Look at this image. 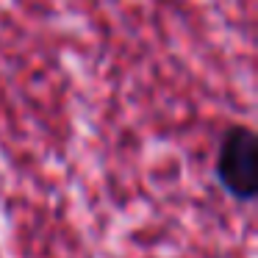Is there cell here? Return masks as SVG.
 Masks as SVG:
<instances>
[{
    "instance_id": "obj_1",
    "label": "cell",
    "mask_w": 258,
    "mask_h": 258,
    "mask_svg": "<svg viewBox=\"0 0 258 258\" xmlns=\"http://www.w3.org/2000/svg\"><path fill=\"white\" fill-rule=\"evenodd\" d=\"M258 139L250 125H230L219 142L217 153V180L230 197L252 200L258 191Z\"/></svg>"
}]
</instances>
